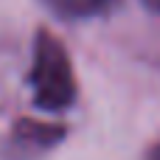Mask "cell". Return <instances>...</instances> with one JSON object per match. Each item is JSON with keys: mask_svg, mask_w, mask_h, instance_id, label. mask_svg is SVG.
<instances>
[{"mask_svg": "<svg viewBox=\"0 0 160 160\" xmlns=\"http://www.w3.org/2000/svg\"><path fill=\"white\" fill-rule=\"evenodd\" d=\"M31 101L39 112L59 115L76 107L79 101V82L73 70V59L62 39L48 28H39L34 37V56L28 70Z\"/></svg>", "mask_w": 160, "mask_h": 160, "instance_id": "cell-1", "label": "cell"}, {"mask_svg": "<svg viewBox=\"0 0 160 160\" xmlns=\"http://www.w3.org/2000/svg\"><path fill=\"white\" fill-rule=\"evenodd\" d=\"M65 127L48 124V121H34V118H20L14 124L11 141L20 146V152H45L53 149L56 143L65 141Z\"/></svg>", "mask_w": 160, "mask_h": 160, "instance_id": "cell-2", "label": "cell"}, {"mask_svg": "<svg viewBox=\"0 0 160 160\" xmlns=\"http://www.w3.org/2000/svg\"><path fill=\"white\" fill-rule=\"evenodd\" d=\"M42 6L59 20H96L110 14L118 0H42Z\"/></svg>", "mask_w": 160, "mask_h": 160, "instance_id": "cell-3", "label": "cell"}, {"mask_svg": "<svg viewBox=\"0 0 160 160\" xmlns=\"http://www.w3.org/2000/svg\"><path fill=\"white\" fill-rule=\"evenodd\" d=\"M146 160H160V141L149 149V152H146Z\"/></svg>", "mask_w": 160, "mask_h": 160, "instance_id": "cell-4", "label": "cell"}, {"mask_svg": "<svg viewBox=\"0 0 160 160\" xmlns=\"http://www.w3.org/2000/svg\"><path fill=\"white\" fill-rule=\"evenodd\" d=\"M149 11H155V14H160V0H141Z\"/></svg>", "mask_w": 160, "mask_h": 160, "instance_id": "cell-5", "label": "cell"}]
</instances>
